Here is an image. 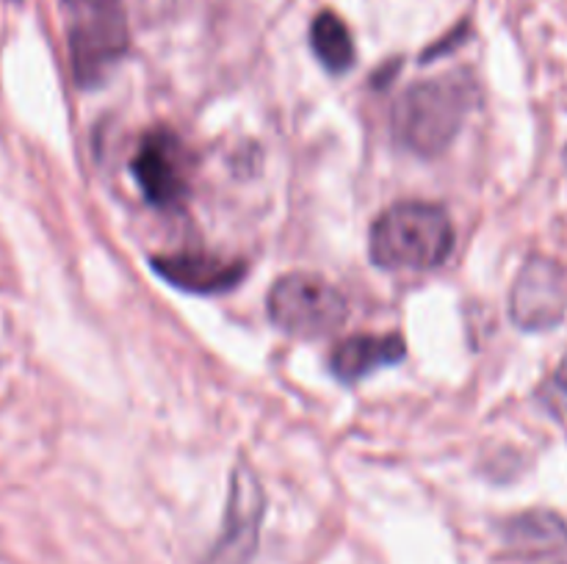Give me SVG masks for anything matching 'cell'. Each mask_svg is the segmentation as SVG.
<instances>
[{"label":"cell","instance_id":"6da1fadb","mask_svg":"<svg viewBox=\"0 0 567 564\" xmlns=\"http://www.w3.org/2000/svg\"><path fill=\"white\" fill-rule=\"evenodd\" d=\"M476 103H480V86L471 72L454 70L421 81L393 105V136L410 153L435 158L452 147Z\"/></svg>","mask_w":567,"mask_h":564},{"label":"cell","instance_id":"7a4b0ae2","mask_svg":"<svg viewBox=\"0 0 567 564\" xmlns=\"http://www.w3.org/2000/svg\"><path fill=\"white\" fill-rule=\"evenodd\" d=\"M454 249V224L446 208L404 199L377 216L369 232V254L385 271L437 269Z\"/></svg>","mask_w":567,"mask_h":564},{"label":"cell","instance_id":"3957f363","mask_svg":"<svg viewBox=\"0 0 567 564\" xmlns=\"http://www.w3.org/2000/svg\"><path fill=\"white\" fill-rule=\"evenodd\" d=\"M269 318L277 330L302 341H316L341 330L349 318V302L341 288L319 274L280 276L269 291Z\"/></svg>","mask_w":567,"mask_h":564},{"label":"cell","instance_id":"277c9868","mask_svg":"<svg viewBox=\"0 0 567 564\" xmlns=\"http://www.w3.org/2000/svg\"><path fill=\"white\" fill-rule=\"evenodd\" d=\"M127 48H131V31L120 0L72 14L70 59L75 83L81 88L100 86L109 72L125 59Z\"/></svg>","mask_w":567,"mask_h":564},{"label":"cell","instance_id":"5b68a950","mask_svg":"<svg viewBox=\"0 0 567 564\" xmlns=\"http://www.w3.org/2000/svg\"><path fill=\"white\" fill-rule=\"evenodd\" d=\"M264 509V484L252 464L241 459L230 476V495H227L221 534L203 564H252L255 553H258Z\"/></svg>","mask_w":567,"mask_h":564},{"label":"cell","instance_id":"8992f818","mask_svg":"<svg viewBox=\"0 0 567 564\" xmlns=\"http://www.w3.org/2000/svg\"><path fill=\"white\" fill-rule=\"evenodd\" d=\"M567 315V274L546 254H532L520 265L509 291V318L524 332H548Z\"/></svg>","mask_w":567,"mask_h":564},{"label":"cell","instance_id":"52a82bcc","mask_svg":"<svg viewBox=\"0 0 567 564\" xmlns=\"http://www.w3.org/2000/svg\"><path fill=\"white\" fill-rule=\"evenodd\" d=\"M131 171L144 199L158 210H175L188 199V158L181 138L166 127L144 133Z\"/></svg>","mask_w":567,"mask_h":564},{"label":"cell","instance_id":"ba28073f","mask_svg":"<svg viewBox=\"0 0 567 564\" xmlns=\"http://www.w3.org/2000/svg\"><path fill=\"white\" fill-rule=\"evenodd\" d=\"M150 265L172 288H181L186 293H199V296L233 291L247 276V263L244 260L219 258V254L205 252L153 254Z\"/></svg>","mask_w":567,"mask_h":564},{"label":"cell","instance_id":"9c48e42d","mask_svg":"<svg viewBox=\"0 0 567 564\" xmlns=\"http://www.w3.org/2000/svg\"><path fill=\"white\" fill-rule=\"evenodd\" d=\"M404 354H408V343L399 332H385V335L360 332V335L343 337L341 343H336L330 354V368L336 379L354 385L374 370L402 363Z\"/></svg>","mask_w":567,"mask_h":564},{"label":"cell","instance_id":"30bf717a","mask_svg":"<svg viewBox=\"0 0 567 564\" xmlns=\"http://www.w3.org/2000/svg\"><path fill=\"white\" fill-rule=\"evenodd\" d=\"M502 540L515 556H551L567 551V523L551 509H529L504 520Z\"/></svg>","mask_w":567,"mask_h":564},{"label":"cell","instance_id":"8fae6325","mask_svg":"<svg viewBox=\"0 0 567 564\" xmlns=\"http://www.w3.org/2000/svg\"><path fill=\"white\" fill-rule=\"evenodd\" d=\"M310 48L327 72L343 75L354 64V39L347 22L336 11H321L310 25Z\"/></svg>","mask_w":567,"mask_h":564},{"label":"cell","instance_id":"7c38bea8","mask_svg":"<svg viewBox=\"0 0 567 564\" xmlns=\"http://www.w3.org/2000/svg\"><path fill=\"white\" fill-rule=\"evenodd\" d=\"M537 401H540L554 418H565L567 415V354L559 359L554 374L537 387Z\"/></svg>","mask_w":567,"mask_h":564},{"label":"cell","instance_id":"4fadbf2b","mask_svg":"<svg viewBox=\"0 0 567 564\" xmlns=\"http://www.w3.org/2000/svg\"><path fill=\"white\" fill-rule=\"evenodd\" d=\"M64 3V9L72 14H81V11H92V9H100V6H109V3H116V0H61Z\"/></svg>","mask_w":567,"mask_h":564},{"label":"cell","instance_id":"5bb4252c","mask_svg":"<svg viewBox=\"0 0 567 564\" xmlns=\"http://www.w3.org/2000/svg\"><path fill=\"white\" fill-rule=\"evenodd\" d=\"M565 164H567V149H565Z\"/></svg>","mask_w":567,"mask_h":564}]
</instances>
